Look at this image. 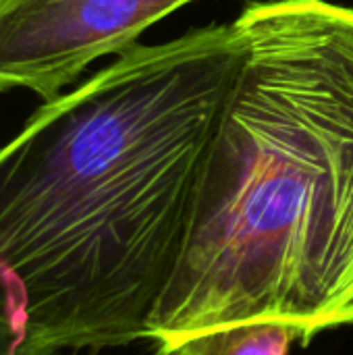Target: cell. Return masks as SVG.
<instances>
[{"mask_svg":"<svg viewBox=\"0 0 353 355\" xmlns=\"http://www.w3.org/2000/svg\"><path fill=\"white\" fill-rule=\"evenodd\" d=\"M241 54L235 23L135 44L0 146V316L21 347L144 341Z\"/></svg>","mask_w":353,"mask_h":355,"instance_id":"6da1fadb","label":"cell"},{"mask_svg":"<svg viewBox=\"0 0 353 355\" xmlns=\"http://www.w3.org/2000/svg\"><path fill=\"white\" fill-rule=\"evenodd\" d=\"M185 241L144 341L154 355L270 322L308 347L353 327V8L256 0Z\"/></svg>","mask_w":353,"mask_h":355,"instance_id":"7a4b0ae2","label":"cell"},{"mask_svg":"<svg viewBox=\"0 0 353 355\" xmlns=\"http://www.w3.org/2000/svg\"><path fill=\"white\" fill-rule=\"evenodd\" d=\"M198 0H0V94L52 100L100 58L121 54Z\"/></svg>","mask_w":353,"mask_h":355,"instance_id":"3957f363","label":"cell"},{"mask_svg":"<svg viewBox=\"0 0 353 355\" xmlns=\"http://www.w3.org/2000/svg\"><path fill=\"white\" fill-rule=\"evenodd\" d=\"M295 341L293 331L287 327L254 322L198 335L171 355H289Z\"/></svg>","mask_w":353,"mask_h":355,"instance_id":"277c9868","label":"cell"},{"mask_svg":"<svg viewBox=\"0 0 353 355\" xmlns=\"http://www.w3.org/2000/svg\"><path fill=\"white\" fill-rule=\"evenodd\" d=\"M0 355H42L35 352H29L25 347H21L17 335L12 333V329L8 327V322L0 316Z\"/></svg>","mask_w":353,"mask_h":355,"instance_id":"5b68a950","label":"cell"},{"mask_svg":"<svg viewBox=\"0 0 353 355\" xmlns=\"http://www.w3.org/2000/svg\"><path fill=\"white\" fill-rule=\"evenodd\" d=\"M77 354H79V352H67V355H77ZM87 354H89V355H98V354H100V352H87Z\"/></svg>","mask_w":353,"mask_h":355,"instance_id":"8992f818","label":"cell"}]
</instances>
